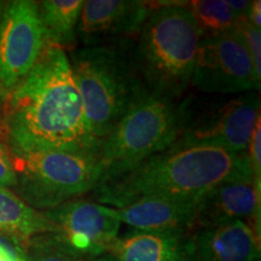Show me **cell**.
Instances as JSON below:
<instances>
[{"label": "cell", "mask_w": 261, "mask_h": 261, "mask_svg": "<svg viewBox=\"0 0 261 261\" xmlns=\"http://www.w3.org/2000/svg\"><path fill=\"white\" fill-rule=\"evenodd\" d=\"M3 123L12 154L99 149L100 143L90 132L69 58L51 45L27 76L5 93Z\"/></svg>", "instance_id": "cell-1"}, {"label": "cell", "mask_w": 261, "mask_h": 261, "mask_svg": "<svg viewBox=\"0 0 261 261\" xmlns=\"http://www.w3.org/2000/svg\"><path fill=\"white\" fill-rule=\"evenodd\" d=\"M254 179L248 152L207 145L171 146L121 177L93 189L97 203L121 210L144 197L201 198L221 184Z\"/></svg>", "instance_id": "cell-2"}, {"label": "cell", "mask_w": 261, "mask_h": 261, "mask_svg": "<svg viewBox=\"0 0 261 261\" xmlns=\"http://www.w3.org/2000/svg\"><path fill=\"white\" fill-rule=\"evenodd\" d=\"M159 4L139 29L133 63L148 92L179 100L191 84L202 34L182 2Z\"/></svg>", "instance_id": "cell-3"}, {"label": "cell", "mask_w": 261, "mask_h": 261, "mask_svg": "<svg viewBox=\"0 0 261 261\" xmlns=\"http://www.w3.org/2000/svg\"><path fill=\"white\" fill-rule=\"evenodd\" d=\"M69 62L90 132L100 143L148 90L132 54L121 47L90 45L74 51Z\"/></svg>", "instance_id": "cell-4"}, {"label": "cell", "mask_w": 261, "mask_h": 261, "mask_svg": "<svg viewBox=\"0 0 261 261\" xmlns=\"http://www.w3.org/2000/svg\"><path fill=\"white\" fill-rule=\"evenodd\" d=\"M184 117V100L145 93L98 149L99 179L96 187L121 177L139 163L175 144Z\"/></svg>", "instance_id": "cell-5"}, {"label": "cell", "mask_w": 261, "mask_h": 261, "mask_svg": "<svg viewBox=\"0 0 261 261\" xmlns=\"http://www.w3.org/2000/svg\"><path fill=\"white\" fill-rule=\"evenodd\" d=\"M10 155L16 174L15 194L41 212L92 191L99 179L96 151L46 150Z\"/></svg>", "instance_id": "cell-6"}, {"label": "cell", "mask_w": 261, "mask_h": 261, "mask_svg": "<svg viewBox=\"0 0 261 261\" xmlns=\"http://www.w3.org/2000/svg\"><path fill=\"white\" fill-rule=\"evenodd\" d=\"M260 120V98L255 91L221 104H212L200 113L184 100L180 135L173 146L207 145L241 154L248 152L254 128Z\"/></svg>", "instance_id": "cell-7"}, {"label": "cell", "mask_w": 261, "mask_h": 261, "mask_svg": "<svg viewBox=\"0 0 261 261\" xmlns=\"http://www.w3.org/2000/svg\"><path fill=\"white\" fill-rule=\"evenodd\" d=\"M190 85L202 92L220 94L260 89V79L237 28L202 38Z\"/></svg>", "instance_id": "cell-8"}, {"label": "cell", "mask_w": 261, "mask_h": 261, "mask_svg": "<svg viewBox=\"0 0 261 261\" xmlns=\"http://www.w3.org/2000/svg\"><path fill=\"white\" fill-rule=\"evenodd\" d=\"M45 47L38 3H8L0 22V87L5 93L27 76Z\"/></svg>", "instance_id": "cell-9"}, {"label": "cell", "mask_w": 261, "mask_h": 261, "mask_svg": "<svg viewBox=\"0 0 261 261\" xmlns=\"http://www.w3.org/2000/svg\"><path fill=\"white\" fill-rule=\"evenodd\" d=\"M62 243L86 259H94L120 236L119 212L109 205L71 200L45 212Z\"/></svg>", "instance_id": "cell-10"}, {"label": "cell", "mask_w": 261, "mask_h": 261, "mask_svg": "<svg viewBox=\"0 0 261 261\" xmlns=\"http://www.w3.org/2000/svg\"><path fill=\"white\" fill-rule=\"evenodd\" d=\"M260 188L253 178L217 185L200 198L194 230L244 221L260 237Z\"/></svg>", "instance_id": "cell-11"}, {"label": "cell", "mask_w": 261, "mask_h": 261, "mask_svg": "<svg viewBox=\"0 0 261 261\" xmlns=\"http://www.w3.org/2000/svg\"><path fill=\"white\" fill-rule=\"evenodd\" d=\"M140 0H87L81 9L77 35L85 46L99 45L104 39L136 34L152 6Z\"/></svg>", "instance_id": "cell-12"}, {"label": "cell", "mask_w": 261, "mask_h": 261, "mask_svg": "<svg viewBox=\"0 0 261 261\" xmlns=\"http://www.w3.org/2000/svg\"><path fill=\"white\" fill-rule=\"evenodd\" d=\"M200 198L144 197L117 210L121 223L149 233H191Z\"/></svg>", "instance_id": "cell-13"}, {"label": "cell", "mask_w": 261, "mask_h": 261, "mask_svg": "<svg viewBox=\"0 0 261 261\" xmlns=\"http://www.w3.org/2000/svg\"><path fill=\"white\" fill-rule=\"evenodd\" d=\"M90 261H198L191 233L142 231L119 236L106 252Z\"/></svg>", "instance_id": "cell-14"}, {"label": "cell", "mask_w": 261, "mask_h": 261, "mask_svg": "<svg viewBox=\"0 0 261 261\" xmlns=\"http://www.w3.org/2000/svg\"><path fill=\"white\" fill-rule=\"evenodd\" d=\"M198 261H261L260 237L244 221L192 230Z\"/></svg>", "instance_id": "cell-15"}, {"label": "cell", "mask_w": 261, "mask_h": 261, "mask_svg": "<svg viewBox=\"0 0 261 261\" xmlns=\"http://www.w3.org/2000/svg\"><path fill=\"white\" fill-rule=\"evenodd\" d=\"M52 232L54 226L45 212L32 208L14 191L0 188V234L24 244L32 237Z\"/></svg>", "instance_id": "cell-16"}, {"label": "cell", "mask_w": 261, "mask_h": 261, "mask_svg": "<svg viewBox=\"0 0 261 261\" xmlns=\"http://www.w3.org/2000/svg\"><path fill=\"white\" fill-rule=\"evenodd\" d=\"M83 5L81 0H45L38 4L46 45L73 48Z\"/></svg>", "instance_id": "cell-17"}, {"label": "cell", "mask_w": 261, "mask_h": 261, "mask_svg": "<svg viewBox=\"0 0 261 261\" xmlns=\"http://www.w3.org/2000/svg\"><path fill=\"white\" fill-rule=\"evenodd\" d=\"M182 5L194 17L202 38L232 32L240 21L228 6L227 0H194L182 2Z\"/></svg>", "instance_id": "cell-18"}, {"label": "cell", "mask_w": 261, "mask_h": 261, "mask_svg": "<svg viewBox=\"0 0 261 261\" xmlns=\"http://www.w3.org/2000/svg\"><path fill=\"white\" fill-rule=\"evenodd\" d=\"M24 261H90L69 249L52 233L32 237L23 244Z\"/></svg>", "instance_id": "cell-19"}, {"label": "cell", "mask_w": 261, "mask_h": 261, "mask_svg": "<svg viewBox=\"0 0 261 261\" xmlns=\"http://www.w3.org/2000/svg\"><path fill=\"white\" fill-rule=\"evenodd\" d=\"M237 31L241 33L246 46L249 51L250 58L253 61L254 70L256 76L261 79V32L259 28L248 21V18H242L238 21Z\"/></svg>", "instance_id": "cell-20"}, {"label": "cell", "mask_w": 261, "mask_h": 261, "mask_svg": "<svg viewBox=\"0 0 261 261\" xmlns=\"http://www.w3.org/2000/svg\"><path fill=\"white\" fill-rule=\"evenodd\" d=\"M261 122L257 121L254 128L252 139H250L248 156H249L250 165H252L254 179L257 182H261Z\"/></svg>", "instance_id": "cell-21"}, {"label": "cell", "mask_w": 261, "mask_h": 261, "mask_svg": "<svg viewBox=\"0 0 261 261\" xmlns=\"http://www.w3.org/2000/svg\"><path fill=\"white\" fill-rule=\"evenodd\" d=\"M16 174L8 146L0 143V188H15Z\"/></svg>", "instance_id": "cell-22"}, {"label": "cell", "mask_w": 261, "mask_h": 261, "mask_svg": "<svg viewBox=\"0 0 261 261\" xmlns=\"http://www.w3.org/2000/svg\"><path fill=\"white\" fill-rule=\"evenodd\" d=\"M0 261H24L23 244L15 238L0 234Z\"/></svg>", "instance_id": "cell-23"}, {"label": "cell", "mask_w": 261, "mask_h": 261, "mask_svg": "<svg viewBox=\"0 0 261 261\" xmlns=\"http://www.w3.org/2000/svg\"><path fill=\"white\" fill-rule=\"evenodd\" d=\"M261 2L260 0H255V2H252V5H250L249 12H248V21L252 23L254 27L261 28Z\"/></svg>", "instance_id": "cell-24"}, {"label": "cell", "mask_w": 261, "mask_h": 261, "mask_svg": "<svg viewBox=\"0 0 261 261\" xmlns=\"http://www.w3.org/2000/svg\"><path fill=\"white\" fill-rule=\"evenodd\" d=\"M4 98H5V92L0 87V112H3V106H4ZM0 143L5 144L6 138H5V130H4V125L0 121Z\"/></svg>", "instance_id": "cell-25"}, {"label": "cell", "mask_w": 261, "mask_h": 261, "mask_svg": "<svg viewBox=\"0 0 261 261\" xmlns=\"http://www.w3.org/2000/svg\"><path fill=\"white\" fill-rule=\"evenodd\" d=\"M6 5H8V3L2 2V0H0V22H2V18H3V15H4Z\"/></svg>", "instance_id": "cell-26"}]
</instances>
